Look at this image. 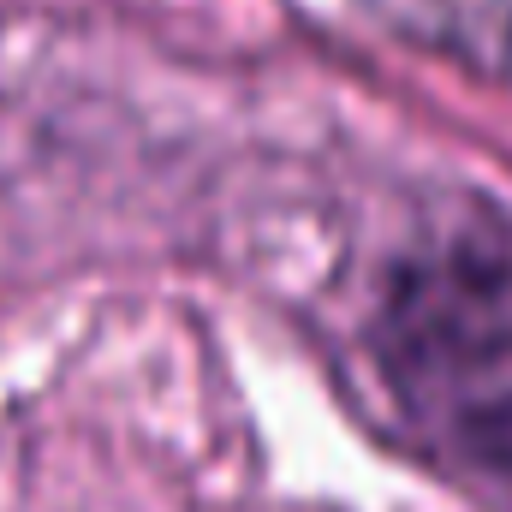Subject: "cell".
Instances as JSON below:
<instances>
[{"label": "cell", "mask_w": 512, "mask_h": 512, "mask_svg": "<svg viewBox=\"0 0 512 512\" xmlns=\"http://www.w3.org/2000/svg\"><path fill=\"white\" fill-rule=\"evenodd\" d=\"M387 364L405 382H477L512 370V221L471 215L393 268Z\"/></svg>", "instance_id": "6da1fadb"}, {"label": "cell", "mask_w": 512, "mask_h": 512, "mask_svg": "<svg viewBox=\"0 0 512 512\" xmlns=\"http://www.w3.org/2000/svg\"><path fill=\"white\" fill-rule=\"evenodd\" d=\"M459 435H465L471 459H477V465H489V471L512 489V393H495V399L465 405Z\"/></svg>", "instance_id": "7a4b0ae2"}]
</instances>
